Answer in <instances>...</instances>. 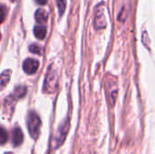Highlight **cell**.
Masks as SVG:
<instances>
[{
  "label": "cell",
  "mask_w": 155,
  "mask_h": 154,
  "mask_svg": "<svg viewBox=\"0 0 155 154\" xmlns=\"http://www.w3.org/2000/svg\"><path fill=\"white\" fill-rule=\"evenodd\" d=\"M0 39H1V34H0Z\"/></svg>",
  "instance_id": "18"
},
{
  "label": "cell",
  "mask_w": 155,
  "mask_h": 154,
  "mask_svg": "<svg viewBox=\"0 0 155 154\" xmlns=\"http://www.w3.org/2000/svg\"><path fill=\"white\" fill-rule=\"evenodd\" d=\"M38 66H39L38 61L33 58H27L26 60H25L23 64V69L27 74H34L37 71Z\"/></svg>",
  "instance_id": "5"
},
{
  "label": "cell",
  "mask_w": 155,
  "mask_h": 154,
  "mask_svg": "<svg viewBox=\"0 0 155 154\" xmlns=\"http://www.w3.org/2000/svg\"><path fill=\"white\" fill-rule=\"evenodd\" d=\"M26 87L25 86H17L15 89V92H14V95L15 98H22L24 97L25 94H26Z\"/></svg>",
  "instance_id": "11"
},
{
  "label": "cell",
  "mask_w": 155,
  "mask_h": 154,
  "mask_svg": "<svg viewBox=\"0 0 155 154\" xmlns=\"http://www.w3.org/2000/svg\"><path fill=\"white\" fill-rule=\"evenodd\" d=\"M40 128H41L40 118L35 113L31 112L27 117V129L33 139L38 138L40 133Z\"/></svg>",
  "instance_id": "1"
},
{
  "label": "cell",
  "mask_w": 155,
  "mask_h": 154,
  "mask_svg": "<svg viewBox=\"0 0 155 154\" xmlns=\"http://www.w3.org/2000/svg\"><path fill=\"white\" fill-rule=\"evenodd\" d=\"M5 154H13L12 152H6V153H5Z\"/></svg>",
  "instance_id": "17"
},
{
  "label": "cell",
  "mask_w": 155,
  "mask_h": 154,
  "mask_svg": "<svg viewBox=\"0 0 155 154\" xmlns=\"http://www.w3.org/2000/svg\"><path fill=\"white\" fill-rule=\"evenodd\" d=\"M34 34L37 39L43 40L46 35V27L44 25H36L34 28Z\"/></svg>",
  "instance_id": "9"
},
{
  "label": "cell",
  "mask_w": 155,
  "mask_h": 154,
  "mask_svg": "<svg viewBox=\"0 0 155 154\" xmlns=\"http://www.w3.org/2000/svg\"><path fill=\"white\" fill-rule=\"evenodd\" d=\"M6 16V8L3 5H0V23H2Z\"/></svg>",
  "instance_id": "15"
},
{
  "label": "cell",
  "mask_w": 155,
  "mask_h": 154,
  "mask_svg": "<svg viewBox=\"0 0 155 154\" xmlns=\"http://www.w3.org/2000/svg\"><path fill=\"white\" fill-rule=\"evenodd\" d=\"M29 50L31 53L33 54H42V50H41V47L35 44H33L29 46Z\"/></svg>",
  "instance_id": "14"
},
{
  "label": "cell",
  "mask_w": 155,
  "mask_h": 154,
  "mask_svg": "<svg viewBox=\"0 0 155 154\" xmlns=\"http://www.w3.org/2000/svg\"><path fill=\"white\" fill-rule=\"evenodd\" d=\"M106 87H107V92H108L109 103L112 106H114L117 99V94H118V85H117L116 81L113 79L108 80L106 82Z\"/></svg>",
  "instance_id": "3"
},
{
  "label": "cell",
  "mask_w": 155,
  "mask_h": 154,
  "mask_svg": "<svg viewBox=\"0 0 155 154\" xmlns=\"http://www.w3.org/2000/svg\"><path fill=\"white\" fill-rule=\"evenodd\" d=\"M95 25L97 28H104L106 25V21L105 17L104 15V12L98 11L95 15Z\"/></svg>",
  "instance_id": "7"
},
{
  "label": "cell",
  "mask_w": 155,
  "mask_h": 154,
  "mask_svg": "<svg viewBox=\"0 0 155 154\" xmlns=\"http://www.w3.org/2000/svg\"><path fill=\"white\" fill-rule=\"evenodd\" d=\"M8 139V135H7V132L5 131V128L0 126V144L3 145L7 142Z\"/></svg>",
  "instance_id": "12"
},
{
  "label": "cell",
  "mask_w": 155,
  "mask_h": 154,
  "mask_svg": "<svg viewBox=\"0 0 155 154\" xmlns=\"http://www.w3.org/2000/svg\"><path fill=\"white\" fill-rule=\"evenodd\" d=\"M48 19V13L44 9H38L35 13V20L39 24H44Z\"/></svg>",
  "instance_id": "8"
},
{
  "label": "cell",
  "mask_w": 155,
  "mask_h": 154,
  "mask_svg": "<svg viewBox=\"0 0 155 154\" xmlns=\"http://www.w3.org/2000/svg\"><path fill=\"white\" fill-rule=\"evenodd\" d=\"M35 1L40 5H45L47 3V0H35Z\"/></svg>",
  "instance_id": "16"
},
{
  "label": "cell",
  "mask_w": 155,
  "mask_h": 154,
  "mask_svg": "<svg viewBox=\"0 0 155 154\" xmlns=\"http://www.w3.org/2000/svg\"><path fill=\"white\" fill-rule=\"evenodd\" d=\"M69 127H70V124H69V121L68 120L64 121L59 126L58 131H57V134L55 136L56 147H60V145L64 143V139H65V137H66V135L68 133Z\"/></svg>",
  "instance_id": "4"
},
{
  "label": "cell",
  "mask_w": 155,
  "mask_h": 154,
  "mask_svg": "<svg viewBox=\"0 0 155 154\" xmlns=\"http://www.w3.org/2000/svg\"><path fill=\"white\" fill-rule=\"evenodd\" d=\"M24 140V135L20 128L16 127L12 132V143L14 146H19Z\"/></svg>",
  "instance_id": "6"
},
{
  "label": "cell",
  "mask_w": 155,
  "mask_h": 154,
  "mask_svg": "<svg viewBox=\"0 0 155 154\" xmlns=\"http://www.w3.org/2000/svg\"><path fill=\"white\" fill-rule=\"evenodd\" d=\"M11 76V71H5L0 75V90H3L7 85Z\"/></svg>",
  "instance_id": "10"
},
{
  "label": "cell",
  "mask_w": 155,
  "mask_h": 154,
  "mask_svg": "<svg viewBox=\"0 0 155 154\" xmlns=\"http://www.w3.org/2000/svg\"><path fill=\"white\" fill-rule=\"evenodd\" d=\"M57 84H58V78H57L56 73L54 72L53 70H49L45 78V85H44L45 92L54 93L57 88Z\"/></svg>",
  "instance_id": "2"
},
{
  "label": "cell",
  "mask_w": 155,
  "mask_h": 154,
  "mask_svg": "<svg viewBox=\"0 0 155 154\" xmlns=\"http://www.w3.org/2000/svg\"><path fill=\"white\" fill-rule=\"evenodd\" d=\"M60 15H63L66 7V0H55Z\"/></svg>",
  "instance_id": "13"
}]
</instances>
